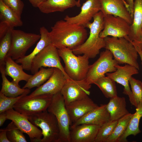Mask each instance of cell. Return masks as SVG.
I'll list each match as a JSON object with an SVG mask.
<instances>
[{
  "label": "cell",
  "mask_w": 142,
  "mask_h": 142,
  "mask_svg": "<svg viewBox=\"0 0 142 142\" xmlns=\"http://www.w3.org/2000/svg\"><path fill=\"white\" fill-rule=\"evenodd\" d=\"M133 114L129 113L119 119L113 133L105 142H118L126 129Z\"/></svg>",
  "instance_id": "obj_31"
},
{
  "label": "cell",
  "mask_w": 142,
  "mask_h": 142,
  "mask_svg": "<svg viewBox=\"0 0 142 142\" xmlns=\"http://www.w3.org/2000/svg\"><path fill=\"white\" fill-rule=\"evenodd\" d=\"M133 21L128 39L131 42L139 40L142 36V0H134Z\"/></svg>",
  "instance_id": "obj_22"
},
{
  "label": "cell",
  "mask_w": 142,
  "mask_h": 142,
  "mask_svg": "<svg viewBox=\"0 0 142 142\" xmlns=\"http://www.w3.org/2000/svg\"><path fill=\"white\" fill-rule=\"evenodd\" d=\"M67 79L60 70L54 68L52 74L45 83L37 87L30 95L25 96L30 98L43 94L53 95L60 92Z\"/></svg>",
  "instance_id": "obj_15"
},
{
  "label": "cell",
  "mask_w": 142,
  "mask_h": 142,
  "mask_svg": "<svg viewBox=\"0 0 142 142\" xmlns=\"http://www.w3.org/2000/svg\"><path fill=\"white\" fill-rule=\"evenodd\" d=\"M25 95H26L23 94L17 97H11L6 96L0 92V113L13 108L16 103Z\"/></svg>",
  "instance_id": "obj_35"
},
{
  "label": "cell",
  "mask_w": 142,
  "mask_h": 142,
  "mask_svg": "<svg viewBox=\"0 0 142 142\" xmlns=\"http://www.w3.org/2000/svg\"><path fill=\"white\" fill-rule=\"evenodd\" d=\"M41 37L33 51L29 54L16 60V62L20 64L23 69L30 70L32 62L36 56L45 47L52 44L49 32L44 26L39 29Z\"/></svg>",
  "instance_id": "obj_21"
},
{
  "label": "cell",
  "mask_w": 142,
  "mask_h": 142,
  "mask_svg": "<svg viewBox=\"0 0 142 142\" xmlns=\"http://www.w3.org/2000/svg\"><path fill=\"white\" fill-rule=\"evenodd\" d=\"M11 28L12 27L7 23L4 21H0V39L6 34L8 30Z\"/></svg>",
  "instance_id": "obj_38"
},
{
  "label": "cell",
  "mask_w": 142,
  "mask_h": 142,
  "mask_svg": "<svg viewBox=\"0 0 142 142\" xmlns=\"http://www.w3.org/2000/svg\"><path fill=\"white\" fill-rule=\"evenodd\" d=\"M58 51L65 64V71L70 79L79 80L86 78L89 66L87 56H77L72 50L67 48L58 49Z\"/></svg>",
  "instance_id": "obj_4"
},
{
  "label": "cell",
  "mask_w": 142,
  "mask_h": 142,
  "mask_svg": "<svg viewBox=\"0 0 142 142\" xmlns=\"http://www.w3.org/2000/svg\"><path fill=\"white\" fill-rule=\"evenodd\" d=\"M0 71L2 79L1 92L6 96L15 97L21 95H27L30 92V89L21 88L12 81H9L6 77L5 72V66H0Z\"/></svg>",
  "instance_id": "obj_25"
},
{
  "label": "cell",
  "mask_w": 142,
  "mask_h": 142,
  "mask_svg": "<svg viewBox=\"0 0 142 142\" xmlns=\"http://www.w3.org/2000/svg\"><path fill=\"white\" fill-rule=\"evenodd\" d=\"M129 7L130 13L133 18V15L134 12V0H125Z\"/></svg>",
  "instance_id": "obj_42"
},
{
  "label": "cell",
  "mask_w": 142,
  "mask_h": 142,
  "mask_svg": "<svg viewBox=\"0 0 142 142\" xmlns=\"http://www.w3.org/2000/svg\"><path fill=\"white\" fill-rule=\"evenodd\" d=\"M131 91L138 105L142 101V82L132 77L129 80Z\"/></svg>",
  "instance_id": "obj_36"
},
{
  "label": "cell",
  "mask_w": 142,
  "mask_h": 142,
  "mask_svg": "<svg viewBox=\"0 0 142 142\" xmlns=\"http://www.w3.org/2000/svg\"><path fill=\"white\" fill-rule=\"evenodd\" d=\"M105 48L109 50L118 64H127L139 68L138 53L131 42L127 38L109 36L105 38Z\"/></svg>",
  "instance_id": "obj_3"
},
{
  "label": "cell",
  "mask_w": 142,
  "mask_h": 142,
  "mask_svg": "<svg viewBox=\"0 0 142 142\" xmlns=\"http://www.w3.org/2000/svg\"><path fill=\"white\" fill-rule=\"evenodd\" d=\"M118 122V120H109L101 126L94 142H105L113 133Z\"/></svg>",
  "instance_id": "obj_32"
},
{
  "label": "cell",
  "mask_w": 142,
  "mask_h": 142,
  "mask_svg": "<svg viewBox=\"0 0 142 142\" xmlns=\"http://www.w3.org/2000/svg\"><path fill=\"white\" fill-rule=\"evenodd\" d=\"M75 6L79 7L76 0H46L38 7L42 13L48 14L55 12H63Z\"/></svg>",
  "instance_id": "obj_24"
},
{
  "label": "cell",
  "mask_w": 142,
  "mask_h": 142,
  "mask_svg": "<svg viewBox=\"0 0 142 142\" xmlns=\"http://www.w3.org/2000/svg\"><path fill=\"white\" fill-rule=\"evenodd\" d=\"M54 71V68L47 69L40 68L38 72L32 75L23 88L30 89L34 87H39L50 78Z\"/></svg>",
  "instance_id": "obj_28"
},
{
  "label": "cell",
  "mask_w": 142,
  "mask_h": 142,
  "mask_svg": "<svg viewBox=\"0 0 142 142\" xmlns=\"http://www.w3.org/2000/svg\"><path fill=\"white\" fill-rule=\"evenodd\" d=\"M14 28H11L1 39L0 42V66L5 64V59L11 45L12 32Z\"/></svg>",
  "instance_id": "obj_33"
},
{
  "label": "cell",
  "mask_w": 142,
  "mask_h": 142,
  "mask_svg": "<svg viewBox=\"0 0 142 142\" xmlns=\"http://www.w3.org/2000/svg\"><path fill=\"white\" fill-rule=\"evenodd\" d=\"M41 37L40 34L27 33L13 29L11 47L6 56L16 60L25 56L26 54Z\"/></svg>",
  "instance_id": "obj_7"
},
{
  "label": "cell",
  "mask_w": 142,
  "mask_h": 142,
  "mask_svg": "<svg viewBox=\"0 0 142 142\" xmlns=\"http://www.w3.org/2000/svg\"><path fill=\"white\" fill-rule=\"evenodd\" d=\"M0 130V142H10L7 137L6 128L1 129Z\"/></svg>",
  "instance_id": "obj_39"
},
{
  "label": "cell",
  "mask_w": 142,
  "mask_h": 142,
  "mask_svg": "<svg viewBox=\"0 0 142 142\" xmlns=\"http://www.w3.org/2000/svg\"><path fill=\"white\" fill-rule=\"evenodd\" d=\"M28 117L31 123L41 129L43 137L41 142H59V129L54 115L47 110Z\"/></svg>",
  "instance_id": "obj_5"
},
{
  "label": "cell",
  "mask_w": 142,
  "mask_h": 142,
  "mask_svg": "<svg viewBox=\"0 0 142 142\" xmlns=\"http://www.w3.org/2000/svg\"><path fill=\"white\" fill-rule=\"evenodd\" d=\"M59 57L58 49L51 44L44 48L34 58L30 71L34 74L42 67L56 68L63 73L67 79H70L65 72Z\"/></svg>",
  "instance_id": "obj_10"
},
{
  "label": "cell",
  "mask_w": 142,
  "mask_h": 142,
  "mask_svg": "<svg viewBox=\"0 0 142 142\" xmlns=\"http://www.w3.org/2000/svg\"><path fill=\"white\" fill-rule=\"evenodd\" d=\"M138 54L140 56L141 61V63L142 65V53L141 51L138 52Z\"/></svg>",
  "instance_id": "obj_44"
},
{
  "label": "cell",
  "mask_w": 142,
  "mask_h": 142,
  "mask_svg": "<svg viewBox=\"0 0 142 142\" xmlns=\"http://www.w3.org/2000/svg\"><path fill=\"white\" fill-rule=\"evenodd\" d=\"M4 3L13 10L20 18L24 6L21 0H2Z\"/></svg>",
  "instance_id": "obj_37"
},
{
  "label": "cell",
  "mask_w": 142,
  "mask_h": 142,
  "mask_svg": "<svg viewBox=\"0 0 142 142\" xmlns=\"http://www.w3.org/2000/svg\"><path fill=\"white\" fill-rule=\"evenodd\" d=\"M124 2V3H126V2L125 1V0H122Z\"/></svg>",
  "instance_id": "obj_46"
},
{
  "label": "cell",
  "mask_w": 142,
  "mask_h": 142,
  "mask_svg": "<svg viewBox=\"0 0 142 142\" xmlns=\"http://www.w3.org/2000/svg\"><path fill=\"white\" fill-rule=\"evenodd\" d=\"M47 110L55 115L60 130L59 142H70V119L64 100L60 92L53 95L51 103Z\"/></svg>",
  "instance_id": "obj_6"
},
{
  "label": "cell",
  "mask_w": 142,
  "mask_h": 142,
  "mask_svg": "<svg viewBox=\"0 0 142 142\" xmlns=\"http://www.w3.org/2000/svg\"><path fill=\"white\" fill-rule=\"evenodd\" d=\"M106 107L110 114V120H118L129 113L126 108V101L124 97L117 96L110 98L107 104Z\"/></svg>",
  "instance_id": "obj_26"
},
{
  "label": "cell",
  "mask_w": 142,
  "mask_h": 142,
  "mask_svg": "<svg viewBox=\"0 0 142 142\" xmlns=\"http://www.w3.org/2000/svg\"><path fill=\"white\" fill-rule=\"evenodd\" d=\"M113 58L111 52L108 49H105L100 53L98 59L89 65L85 78L89 84H93L97 80L105 76L106 73L116 70V66L119 64Z\"/></svg>",
  "instance_id": "obj_8"
},
{
  "label": "cell",
  "mask_w": 142,
  "mask_h": 142,
  "mask_svg": "<svg viewBox=\"0 0 142 142\" xmlns=\"http://www.w3.org/2000/svg\"><path fill=\"white\" fill-rule=\"evenodd\" d=\"M116 67V70L115 71L107 73L106 74L115 82L124 87L123 93L128 96L131 103L136 108L138 105L130 89L129 82L133 75L139 73V70L135 67L127 64H125L123 66L118 64Z\"/></svg>",
  "instance_id": "obj_13"
},
{
  "label": "cell",
  "mask_w": 142,
  "mask_h": 142,
  "mask_svg": "<svg viewBox=\"0 0 142 142\" xmlns=\"http://www.w3.org/2000/svg\"><path fill=\"white\" fill-rule=\"evenodd\" d=\"M104 16L100 11L93 17V21L90 22L86 27L90 29L88 39L82 44L72 50L75 55L83 54L89 59L94 58L100 53V50L105 48L104 39L100 36V34L104 27Z\"/></svg>",
  "instance_id": "obj_2"
},
{
  "label": "cell",
  "mask_w": 142,
  "mask_h": 142,
  "mask_svg": "<svg viewBox=\"0 0 142 142\" xmlns=\"http://www.w3.org/2000/svg\"><path fill=\"white\" fill-rule=\"evenodd\" d=\"M100 127L87 124L70 126V142H94Z\"/></svg>",
  "instance_id": "obj_17"
},
{
  "label": "cell",
  "mask_w": 142,
  "mask_h": 142,
  "mask_svg": "<svg viewBox=\"0 0 142 142\" xmlns=\"http://www.w3.org/2000/svg\"><path fill=\"white\" fill-rule=\"evenodd\" d=\"M0 21L7 23L13 28L21 27L23 25L21 18L2 0H0Z\"/></svg>",
  "instance_id": "obj_29"
},
{
  "label": "cell",
  "mask_w": 142,
  "mask_h": 142,
  "mask_svg": "<svg viewBox=\"0 0 142 142\" xmlns=\"http://www.w3.org/2000/svg\"><path fill=\"white\" fill-rule=\"evenodd\" d=\"M141 52H142V51H141Z\"/></svg>",
  "instance_id": "obj_47"
},
{
  "label": "cell",
  "mask_w": 142,
  "mask_h": 142,
  "mask_svg": "<svg viewBox=\"0 0 142 142\" xmlns=\"http://www.w3.org/2000/svg\"><path fill=\"white\" fill-rule=\"evenodd\" d=\"M8 139L10 142H27L23 133L16 126L14 122L9 123L6 128Z\"/></svg>",
  "instance_id": "obj_34"
},
{
  "label": "cell",
  "mask_w": 142,
  "mask_h": 142,
  "mask_svg": "<svg viewBox=\"0 0 142 142\" xmlns=\"http://www.w3.org/2000/svg\"><path fill=\"white\" fill-rule=\"evenodd\" d=\"M93 84L98 87L106 98H110L117 96L115 82L107 76L100 78Z\"/></svg>",
  "instance_id": "obj_30"
},
{
  "label": "cell",
  "mask_w": 142,
  "mask_h": 142,
  "mask_svg": "<svg viewBox=\"0 0 142 142\" xmlns=\"http://www.w3.org/2000/svg\"><path fill=\"white\" fill-rule=\"evenodd\" d=\"M142 117V101L138 104L128 127L123 135L119 138L118 142H128L127 137L131 135L135 136L141 132L139 127L140 120Z\"/></svg>",
  "instance_id": "obj_27"
},
{
  "label": "cell",
  "mask_w": 142,
  "mask_h": 142,
  "mask_svg": "<svg viewBox=\"0 0 142 142\" xmlns=\"http://www.w3.org/2000/svg\"><path fill=\"white\" fill-rule=\"evenodd\" d=\"M25 95L16 103L13 109L21 114L28 116L47 110L51 103L53 95L43 94L30 98H26Z\"/></svg>",
  "instance_id": "obj_9"
},
{
  "label": "cell",
  "mask_w": 142,
  "mask_h": 142,
  "mask_svg": "<svg viewBox=\"0 0 142 142\" xmlns=\"http://www.w3.org/2000/svg\"><path fill=\"white\" fill-rule=\"evenodd\" d=\"M91 85L85 78L77 80L71 79H67L60 91L65 106L70 103L83 98L90 95Z\"/></svg>",
  "instance_id": "obj_11"
},
{
  "label": "cell",
  "mask_w": 142,
  "mask_h": 142,
  "mask_svg": "<svg viewBox=\"0 0 142 142\" xmlns=\"http://www.w3.org/2000/svg\"><path fill=\"white\" fill-rule=\"evenodd\" d=\"M7 119L6 111L0 113V126H1L3 125L5 121Z\"/></svg>",
  "instance_id": "obj_43"
},
{
  "label": "cell",
  "mask_w": 142,
  "mask_h": 142,
  "mask_svg": "<svg viewBox=\"0 0 142 142\" xmlns=\"http://www.w3.org/2000/svg\"><path fill=\"white\" fill-rule=\"evenodd\" d=\"M51 29L49 35L52 44L58 49L72 50L83 43L87 37L85 27L64 20L56 22Z\"/></svg>",
  "instance_id": "obj_1"
},
{
  "label": "cell",
  "mask_w": 142,
  "mask_h": 142,
  "mask_svg": "<svg viewBox=\"0 0 142 142\" xmlns=\"http://www.w3.org/2000/svg\"><path fill=\"white\" fill-rule=\"evenodd\" d=\"M100 11L104 16L112 15L121 17L130 25L133 18L122 0H99Z\"/></svg>",
  "instance_id": "obj_19"
},
{
  "label": "cell",
  "mask_w": 142,
  "mask_h": 142,
  "mask_svg": "<svg viewBox=\"0 0 142 142\" xmlns=\"http://www.w3.org/2000/svg\"><path fill=\"white\" fill-rule=\"evenodd\" d=\"M7 119L13 121L23 133L29 136L31 141L41 142L43 136L42 130L33 124L24 116L12 108L6 111Z\"/></svg>",
  "instance_id": "obj_14"
},
{
  "label": "cell",
  "mask_w": 142,
  "mask_h": 142,
  "mask_svg": "<svg viewBox=\"0 0 142 142\" xmlns=\"http://www.w3.org/2000/svg\"><path fill=\"white\" fill-rule=\"evenodd\" d=\"M138 52L142 50V36L140 39L137 41L131 42Z\"/></svg>",
  "instance_id": "obj_40"
},
{
  "label": "cell",
  "mask_w": 142,
  "mask_h": 142,
  "mask_svg": "<svg viewBox=\"0 0 142 142\" xmlns=\"http://www.w3.org/2000/svg\"><path fill=\"white\" fill-rule=\"evenodd\" d=\"M98 106L88 96L72 102L66 105L71 125L87 113Z\"/></svg>",
  "instance_id": "obj_18"
},
{
  "label": "cell",
  "mask_w": 142,
  "mask_h": 142,
  "mask_svg": "<svg viewBox=\"0 0 142 142\" xmlns=\"http://www.w3.org/2000/svg\"><path fill=\"white\" fill-rule=\"evenodd\" d=\"M107 104H102L89 111L70 126L87 124L102 126L110 120V114L106 107Z\"/></svg>",
  "instance_id": "obj_20"
},
{
  "label": "cell",
  "mask_w": 142,
  "mask_h": 142,
  "mask_svg": "<svg viewBox=\"0 0 142 142\" xmlns=\"http://www.w3.org/2000/svg\"><path fill=\"white\" fill-rule=\"evenodd\" d=\"M100 11L99 0H87L83 3L78 14L72 17L66 15L64 20L85 28L94 16Z\"/></svg>",
  "instance_id": "obj_16"
},
{
  "label": "cell",
  "mask_w": 142,
  "mask_h": 142,
  "mask_svg": "<svg viewBox=\"0 0 142 142\" xmlns=\"http://www.w3.org/2000/svg\"><path fill=\"white\" fill-rule=\"evenodd\" d=\"M14 60L10 57H6L5 61V74L6 76L11 77L12 81L19 85V83L20 81L27 82L32 75L24 72L22 65L18 64Z\"/></svg>",
  "instance_id": "obj_23"
},
{
  "label": "cell",
  "mask_w": 142,
  "mask_h": 142,
  "mask_svg": "<svg viewBox=\"0 0 142 142\" xmlns=\"http://www.w3.org/2000/svg\"><path fill=\"white\" fill-rule=\"evenodd\" d=\"M34 7L38 8L46 0H27Z\"/></svg>",
  "instance_id": "obj_41"
},
{
  "label": "cell",
  "mask_w": 142,
  "mask_h": 142,
  "mask_svg": "<svg viewBox=\"0 0 142 142\" xmlns=\"http://www.w3.org/2000/svg\"><path fill=\"white\" fill-rule=\"evenodd\" d=\"M104 27L100 34L102 38L111 37L128 38L130 24L123 18L112 15L104 16Z\"/></svg>",
  "instance_id": "obj_12"
},
{
  "label": "cell",
  "mask_w": 142,
  "mask_h": 142,
  "mask_svg": "<svg viewBox=\"0 0 142 142\" xmlns=\"http://www.w3.org/2000/svg\"><path fill=\"white\" fill-rule=\"evenodd\" d=\"M79 4L80 6V0H78L77 1Z\"/></svg>",
  "instance_id": "obj_45"
}]
</instances>
